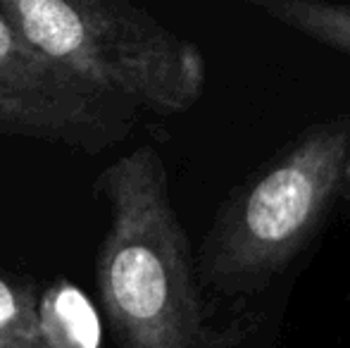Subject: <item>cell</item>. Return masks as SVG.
Returning <instances> with one entry per match:
<instances>
[{
  "label": "cell",
  "mask_w": 350,
  "mask_h": 348,
  "mask_svg": "<svg viewBox=\"0 0 350 348\" xmlns=\"http://www.w3.org/2000/svg\"><path fill=\"white\" fill-rule=\"evenodd\" d=\"M107 229L96 253L103 322L117 348H221L200 301L191 243L152 146L112 160L96 179Z\"/></svg>",
  "instance_id": "cell-1"
},
{
  "label": "cell",
  "mask_w": 350,
  "mask_h": 348,
  "mask_svg": "<svg viewBox=\"0 0 350 348\" xmlns=\"http://www.w3.org/2000/svg\"><path fill=\"white\" fill-rule=\"evenodd\" d=\"M0 12L48 60L134 110L181 115L203 96L200 48L139 5L0 0Z\"/></svg>",
  "instance_id": "cell-2"
},
{
  "label": "cell",
  "mask_w": 350,
  "mask_h": 348,
  "mask_svg": "<svg viewBox=\"0 0 350 348\" xmlns=\"http://www.w3.org/2000/svg\"><path fill=\"white\" fill-rule=\"evenodd\" d=\"M350 148L346 122L312 126L219 210L200 277L221 293L262 289L314 237L341 181Z\"/></svg>",
  "instance_id": "cell-3"
},
{
  "label": "cell",
  "mask_w": 350,
  "mask_h": 348,
  "mask_svg": "<svg viewBox=\"0 0 350 348\" xmlns=\"http://www.w3.org/2000/svg\"><path fill=\"white\" fill-rule=\"evenodd\" d=\"M134 112L48 60L0 12V136L96 155L129 136Z\"/></svg>",
  "instance_id": "cell-4"
},
{
  "label": "cell",
  "mask_w": 350,
  "mask_h": 348,
  "mask_svg": "<svg viewBox=\"0 0 350 348\" xmlns=\"http://www.w3.org/2000/svg\"><path fill=\"white\" fill-rule=\"evenodd\" d=\"M36 317L46 348H105V327L96 306L67 279H55L38 291Z\"/></svg>",
  "instance_id": "cell-5"
},
{
  "label": "cell",
  "mask_w": 350,
  "mask_h": 348,
  "mask_svg": "<svg viewBox=\"0 0 350 348\" xmlns=\"http://www.w3.org/2000/svg\"><path fill=\"white\" fill-rule=\"evenodd\" d=\"M269 19L350 55V5L324 0H253Z\"/></svg>",
  "instance_id": "cell-6"
},
{
  "label": "cell",
  "mask_w": 350,
  "mask_h": 348,
  "mask_svg": "<svg viewBox=\"0 0 350 348\" xmlns=\"http://www.w3.org/2000/svg\"><path fill=\"white\" fill-rule=\"evenodd\" d=\"M38 289L0 274V348H46L36 317Z\"/></svg>",
  "instance_id": "cell-7"
}]
</instances>
